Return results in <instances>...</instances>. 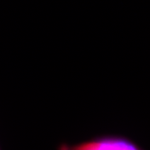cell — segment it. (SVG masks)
<instances>
[{
	"mask_svg": "<svg viewBox=\"0 0 150 150\" xmlns=\"http://www.w3.org/2000/svg\"><path fill=\"white\" fill-rule=\"evenodd\" d=\"M60 150H144L133 140L123 136L105 135L73 145L65 144Z\"/></svg>",
	"mask_w": 150,
	"mask_h": 150,
	"instance_id": "6da1fadb",
	"label": "cell"
}]
</instances>
